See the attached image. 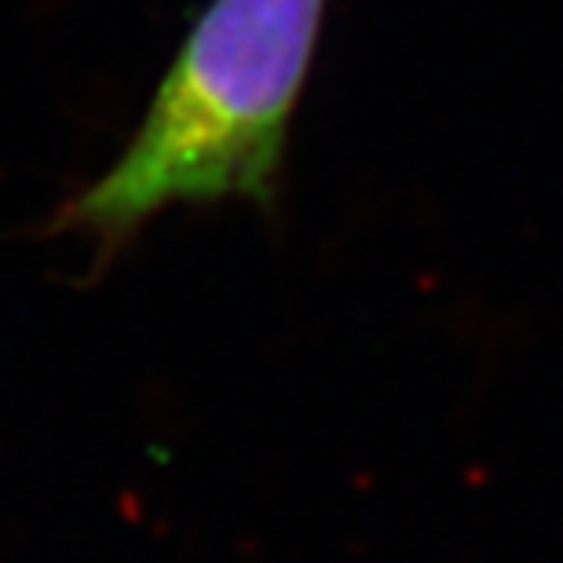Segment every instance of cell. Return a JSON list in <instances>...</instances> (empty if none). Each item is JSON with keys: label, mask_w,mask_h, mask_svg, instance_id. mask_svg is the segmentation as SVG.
Returning <instances> with one entry per match:
<instances>
[{"label": "cell", "mask_w": 563, "mask_h": 563, "mask_svg": "<svg viewBox=\"0 0 563 563\" xmlns=\"http://www.w3.org/2000/svg\"><path fill=\"white\" fill-rule=\"evenodd\" d=\"M330 0H209L154 88L136 136L59 231L114 253L173 206H272L289 121L308 85Z\"/></svg>", "instance_id": "cell-1"}]
</instances>
